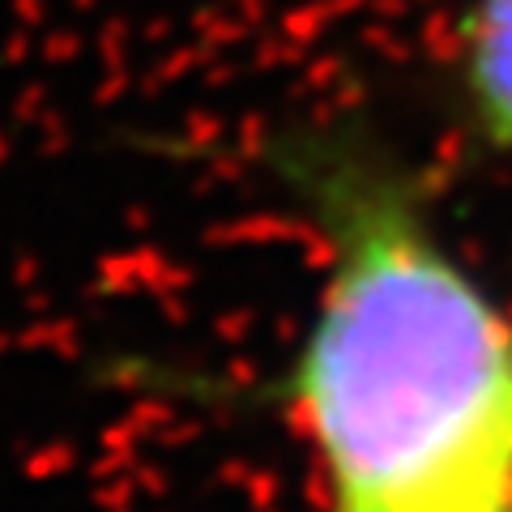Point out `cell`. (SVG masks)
<instances>
[{"label":"cell","mask_w":512,"mask_h":512,"mask_svg":"<svg viewBox=\"0 0 512 512\" xmlns=\"http://www.w3.org/2000/svg\"><path fill=\"white\" fill-rule=\"evenodd\" d=\"M325 248L282 406L320 512H512V312L410 171L350 141L286 163Z\"/></svg>","instance_id":"cell-1"},{"label":"cell","mask_w":512,"mask_h":512,"mask_svg":"<svg viewBox=\"0 0 512 512\" xmlns=\"http://www.w3.org/2000/svg\"><path fill=\"white\" fill-rule=\"evenodd\" d=\"M453 82L470 128L512 158V0L453 5Z\"/></svg>","instance_id":"cell-2"}]
</instances>
